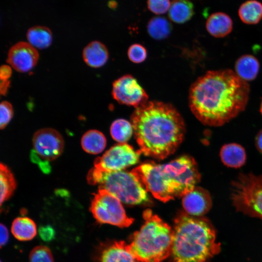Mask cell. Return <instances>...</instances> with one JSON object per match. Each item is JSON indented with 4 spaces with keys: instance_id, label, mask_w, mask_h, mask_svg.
Returning <instances> with one entry per match:
<instances>
[{
    "instance_id": "cell-1",
    "label": "cell",
    "mask_w": 262,
    "mask_h": 262,
    "mask_svg": "<svg viewBox=\"0 0 262 262\" xmlns=\"http://www.w3.org/2000/svg\"><path fill=\"white\" fill-rule=\"evenodd\" d=\"M250 87L231 69L210 70L191 85L189 104L203 124L221 126L244 111Z\"/></svg>"
},
{
    "instance_id": "cell-2",
    "label": "cell",
    "mask_w": 262,
    "mask_h": 262,
    "mask_svg": "<svg viewBox=\"0 0 262 262\" xmlns=\"http://www.w3.org/2000/svg\"><path fill=\"white\" fill-rule=\"evenodd\" d=\"M134 137L145 155L163 160L173 154L185 133L183 119L172 104L149 101L131 117Z\"/></svg>"
},
{
    "instance_id": "cell-3",
    "label": "cell",
    "mask_w": 262,
    "mask_h": 262,
    "mask_svg": "<svg viewBox=\"0 0 262 262\" xmlns=\"http://www.w3.org/2000/svg\"><path fill=\"white\" fill-rule=\"evenodd\" d=\"M131 171L147 192L164 202L182 197L201 179L196 162L188 155H183L165 164H143Z\"/></svg>"
},
{
    "instance_id": "cell-4",
    "label": "cell",
    "mask_w": 262,
    "mask_h": 262,
    "mask_svg": "<svg viewBox=\"0 0 262 262\" xmlns=\"http://www.w3.org/2000/svg\"><path fill=\"white\" fill-rule=\"evenodd\" d=\"M215 238V230L205 218L180 212L173 229V262H206L220 250Z\"/></svg>"
},
{
    "instance_id": "cell-5",
    "label": "cell",
    "mask_w": 262,
    "mask_h": 262,
    "mask_svg": "<svg viewBox=\"0 0 262 262\" xmlns=\"http://www.w3.org/2000/svg\"><path fill=\"white\" fill-rule=\"evenodd\" d=\"M143 217L144 224L133 234L129 249L141 262H161L171 253L173 229L150 210Z\"/></svg>"
},
{
    "instance_id": "cell-6",
    "label": "cell",
    "mask_w": 262,
    "mask_h": 262,
    "mask_svg": "<svg viewBox=\"0 0 262 262\" xmlns=\"http://www.w3.org/2000/svg\"><path fill=\"white\" fill-rule=\"evenodd\" d=\"M87 180L91 185L98 184L99 188L105 189L126 204H141L149 201L147 191L131 171H107L94 167L89 170Z\"/></svg>"
},
{
    "instance_id": "cell-7",
    "label": "cell",
    "mask_w": 262,
    "mask_h": 262,
    "mask_svg": "<svg viewBox=\"0 0 262 262\" xmlns=\"http://www.w3.org/2000/svg\"><path fill=\"white\" fill-rule=\"evenodd\" d=\"M230 199L237 211L262 219V175L240 173L231 184Z\"/></svg>"
},
{
    "instance_id": "cell-8",
    "label": "cell",
    "mask_w": 262,
    "mask_h": 262,
    "mask_svg": "<svg viewBox=\"0 0 262 262\" xmlns=\"http://www.w3.org/2000/svg\"><path fill=\"white\" fill-rule=\"evenodd\" d=\"M90 211L100 224L123 228L130 226L134 221L127 215L121 201L103 189L99 188L97 193L94 194Z\"/></svg>"
},
{
    "instance_id": "cell-9",
    "label": "cell",
    "mask_w": 262,
    "mask_h": 262,
    "mask_svg": "<svg viewBox=\"0 0 262 262\" xmlns=\"http://www.w3.org/2000/svg\"><path fill=\"white\" fill-rule=\"evenodd\" d=\"M141 153L140 150L135 151L126 143H119L97 158L94 161V167L107 171L123 170L137 164Z\"/></svg>"
},
{
    "instance_id": "cell-10",
    "label": "cell",
    "mask_w": 262,
    "mask_h": 262,
    "mask_svg": "<svg viewBox=\"0 0 262 262\" xmlns=\"http://www.w3.org/2000/svg\"><path fill=\"white\" fill-rule=\"evenodd\" d=\"M112 96L121 104L135 108L148 101V96L137 80L130 74L125 75L113 83Z\"/></svg>"
},
{
    "instance_id": "cell-11",
    "label": "cell",
    "mask_w": 262,
    "mask_h": 262,
    "mask_svg": "<svg viewBox=\"0 0 262 262\" xmlns=\"http://www.w3.org/2000/svg\"><path fill=\"white\" fill-rule=\"evenodd\" d=\"M33 144L39 157L48 161L59 157L64 147L62 136L56 130L49 128L37 131L33 137Z\"/></svg>"
},
{
    "instance_id": "cell-12",
    "label": "cell",
    "mask_w": 262,
    "mask_h": 262,
    "mask_svg": "<svg viewBox=\"0 0 262 262\" xmlns=\"http://www.w3.org/2000/svg\"><path fill=\"white\" fill-rule=\"evenodd\" d=\"M38 59L37 49L28 42L20 41L14 45L9 50L7 62L16 71L25 73L35 67Z\"/></svg>"
},
{
    "instance_id": "cell-13",
    "label": "cell",
    "mask_w": 262,
    "mask_h": 262,
    "mask_svg": "<svg viewBox=\"0 0 262 262\" xmlns=\"http://www.w3.org/2000/svg\"><path fill=\"white\" fill-rule=\"evenodd\" d=\"M182 204L185 212L194 216H202L212 206L211 195L206 189L196 186L182 197Z\"/></svg>"
},
{
    "instance_id": "cell-14",
    "label": "cell",
    "mask_w": 262,
    "mask_h": 262,
    "mask_svg": "<svg viewBox=\"0 0 262 262\" xmlns=\"http://www.w3.org/2000/svg\"><path fill=\"white\" fill-rule=\"evenodd\" d=\"M97 262H141L130 251L124 241L101 245L96 253Z\"/></svg>"
},
{
    "instance_id": "cell-15",
    "label": "cell",
    "mask_w": 262,
    "mask_h": 262,
    "mask_svg": "<svg viewBox=\"0 0 262 262\" xmlns=\"http://www.w3.org/2000/svg\"><path fill=\"white\" fill-rule=\"evenodd\" d=\"M82 58L89 66L99 68L107 63L109 52L104 44L98 41H93L83 49Z\"/></svg>"
},
{
    "instance_id": "cell-16",
    "label": "cell",
    "mask_w": 262,
    "mask_h": 262,
    "mask_svg": "<svg viewBox=\"0 0 262 262\" xmlns=\"http://www.w3.org/2000/svg\"><path fill=\"white\" fill-rule=\"evenodd\" d=\"M208 32L216 38H222L229 34L233 29V22L229 16L222 12L210 16L206 23Z\"/></svg>"
},
{
    "instance_id": "cell-17",
    "label": "cell",
    "mask_w": 262,
    "mask_h": 262,
    "mask_svg": "<svg viewBox=\"0 0 262 262\" xmlns=\"http://www.w3.org/2000/svg\"><path fill=\"white\" fill-rule=\"evenodd\" d=\"M219 155L221 160L225 165L234 168L243 166L246 159L244 148L235 143L223 145L221 148Z\"/></svg>"
},
{
    "instance_id": "cell-18",
    "label": "cell",
    "mask_w": 262,
    "mask_h": 262,
    "mask_svg": "<svg viewBox=\"0 0 262 262\" xmlns=\"http://www.w3.org/2000/svg\"><path fill=\"white\" fill-rule=\"evenodd\" d=\"M234 67L236 74L247 82L256 78L260 70V63L254 56L245 54L237 59Z\"/></svg>"
},
{
    "instance_id": "cell-19",
    "label": "cell",
    "mask_w": 262,
    "mask_h": 262,
    "mask_svg": "<svg viewBox=\"0 0 262 262\" xmlns=\"http://www.w3.org/2000/svg\"><path fill=\"white\" fill-rule=\"evenodd\" d=\"M11 231L18 240L27 241L32 240L37 234L35 222L28 217H18L14 220Z\"/></svg>"
},
{
    "instance_id": "cell-20",
    "label": "cell",
    "mask_w": 262,
    "mask_h": 262,
    "mask_svg": "<svg viewBox=\"0 0 262 262\" xmlns=\"http://www.w3.org/2000/svg\"><path fill=\"white\" fill-rule=\"evenodd\" d=\"M194 14V6L189 0H172L168 10L169 19L182 24L189 20Z\"/></svg>"
},
{
    "instance_id": "cell-21",
    "label": "cell",
    "mask_w": 262,
    "mask_h": 262,
    "mask_svg": "<svg viewBox=\"0 0 262 262\" xmlns=\"http://www.w3.org/2000/svg\"><path fill=\"white\" fill-rule=\"evenodd\" d=\"M81 145L86 152L97 154L104 149L106 145V139L101 131L96 130H90L82 135Z\"/></svg>"
},
{
    "instance_id": "cell-22",
    "label": "cell",
    "mask_w": 262,
    "mask_h": 262,
    "mask_svg": "<svg viewBox=\"0 0 262 262\" xmlns=\"http://www.w3.org/2000/svg\"><path fill=\"white\" fill-rule=\"evenodd\" d=\"M28 42L36 49L48 48L52 42V34L49 28L36 26L30 28L27 33Z\"/></svg>"
},
{
    "instance_id": "cell-23",
    "label": "cell",
    "mask_w": 262,
    "mask_h": 262,
    "mask_svg": "<svg viewBox=\"0 0 262 262\" xmlns=\"http://www.w3.org/2000/svg\"><path fill=\"white\" fill-rule=\"evenodd\" d=\"M238 14L244 23L257 24L262 18V4L256 0L246 1L240 7Z\"/></svg>"
},
{
    "instance_id": "cell-24",
    "label": "cell",
    "mask_w": 262,
    "mask_h": 262,
    "mask_svg": "<svg viewBox=\"0 0 262 262\" xmlns=\"http://www.w3.org/2000/svg\"><path fill=\"white\" fill-rule=\"evenodd\" d=\"M0 204L1 206L13 195L16 186V181L11 171L2 163L0 164Z\"/></svg>"
},
{
    "instance_id": "cell-25",
    "label": "cell",
    "mask_w": 262,
    "mask_h": 262,
    "mask_svg": "<svg viewBox=\"0 0 262 262\" xmlns=\"http://www.w3.org/2000/svg\"><path fill=\"white\" fill-rule=\"evenodd\" d=\"M172 29V26L170 22L165 17L162 16L152 17L148 21L147 26L149 35L153 39L158 40L168 37Z\"/></svg>"
},
{
    "instance_id": "cell-26",
    "label": "cell",
    "mask_w": 262,
    "mask_h": 262,
    "mask_svg": "<svg viewBox=\"0 0 262 262\" xmlns=\"http://www.w3.org/2000/svg\"><path fill=\"white\" fill-rule=\"evenodd\" d=\"M133 132L131 123L126 119L119 118L115 120L110 127V133L112 138L120 143L126 142Z\"/></svg>"
},
{
    "instance_id": "cell-27",
    "label": "cell",
    "mask_w": 262,
    "mask_h": 262,
    "mask_svg": "<svg viewBox=\"0 0 262 262\" xmlns=\"http://www.w3.org/2000/svg\"><path fill=\"white\" fill-rule=\"evenodd\" d=\"M30 262H53V258L49 248L39 246L34 247L29 255Z\"/></svg>"
},
{
    "instance_id": "cell-28",
    "label": "cell",
    "mask_w": 262,
    "mask_h": 262,
    "mask_svg": "<svg viewBox=\"0 0 262 262\" xmlns=\"http://www.w3.org/2000/svg\"><path fill=\"white\" fill-rule=\"evenodd\" d=\"M128 56L132 63L139 64L143 62L147 57V51L141 44L131 45L128 50Z\"/></svg>"
},
{
    "instance_id": "cell-29",
    "label": "cell",
    "mask_w": 262,
    "mask_h": 262,
    "mask_svg": "<svg viewBox=\"0 0 262 262\" xmlns=\"http://www.w3.org/2000/svg\"><path fill=\"white\" fill-rule=\"evenodd\" d=\"M14 115L12 105L8 101L1 102L0 105V128L4 129L10 122Z\"/></svg>"
},
{
    "instance_id": "cell-30",
    "label": "cell",
    "mask_w": 262,
    "mask_h": 262,
    "mask_svg": "<svg viewBox=\"0 0 262 262\" xmlns=\"http://www.w3.org/2000/svg\"><path fill=\"white\" fill-rule=\"evenodd\" d=\"M170 0H147V5L148 9L157 15L166 13L170 6Z\"/></svg>"
},
{
    "instance_id": "cell-31",
    "label": "cell",
    "mask_w": 262,
    "mask_h": 262,
    "mask_svg": "<svg viewBox=\"0 0 262 262\" xmlns=\"http://www.w3.org/2000/svg\"><path fill=\"white\" fill-rule=\"evenodd\" d=\"M38 233L41 239L46 242L52 241L55 236V231L50 225L41 226L38 229Z\"/></svg>"
},
{
    "instance_id": "cell-32",
    "label": "cell",
    "mask_w": 262,
    "mask_h": 262,
    "mask_svg": "<svg viewBox=\"0 0 262 262\" xmlns=\"http://www.w3.org/2000/svg\"><path fill=\"white\" fill-rule=\"evenodd\" d=\"M37 154L34 152L32 151L31 153V160L33 162L35 163L38 164L40 168L42 171L45 173H49L50 171V167L47 162L48 161H45L44 162H41L40 158L38 157Z\"/></svg>"
},
{
    "instance_id": "cell-33",
    "label": "cell",
    "mask_w": 262,
    "mask_h": 262,
    "mask_svg": "<svg viewBox=\"0 0 262 262\" xmlns=\"http://www.w3.org/2000/svg\"><path fill=\"white\" fill-rule=\"evenodd\" d=\"M11 66L7 65H3L0 68V80H8L12 76Z\"/></svg>"
},
{
    "instance_id": "cell-34",
    "label": "cell",
    "mask_w": 262,
    "mask_h": 262,
    "mask_svg": "<svg viewBox=\"0 0 262 262\" xmlns=\"http://www.w3.org/2000/svg\"><path fill=\"white\" fill-rule=\"evenodd\" d=\"M0 246L2 247L5 245L7 243L9 239V233L7 229L6 226L3 224H0Z\"/></svg>"
},
{
    "instance_id": "cell-35",
    "label": "cell",
    "mask_w": 262,
    "mask_h": 262,
    "mask_svg": "<svg viewBox=\"0 0 262 262\" xmlns=\"http://www.w3.org/2000/svg\"><path fill=\"white\" fill-rule=\"evenodd\" d=\"M255 145L258 150L262 154V129L258 132L256 136Z\"/></svg>"
},
{
    "instance_id": "cell-36",
    "label": "cell",
    "mask_w": 262,
    "mask_h": 262,
    "mask_svg": "<svg viewBox=\"0 0 262 262\" xmlns=\"http://www.w3.org/2000/svg\"><path fill=\"white\" fill-rule=\"evenodd\" d=\"M10 81L8 80H0V94L5 95L10 87Z\"/></svg>"
},
{
    "instance_id": "cell-37",
    "label": "cell",
    "mask_w": 262,
    "mask_h": 262,
    "mask_svg": "<svg viewBox=\"0 0 262 262\" xmlns=\"http://www.w3.org/2000/svg\"><path fill=\"white\" fill-rule=\"evenodd\" d=\"M116 2L113 0L110 1L108 3V6L111 8H115L116 7Z\"/></svg>"
},
{
    "instance_id": "cell-38",
    "label": "cell",
    "mask_w": 262,
    "mask_h": 262,
    "mask_svg": "<svg viewBox=\"0 0 262 262\" xmlns=\"http://www.w3.org/2000/svg\"><path fill=\"white\" fill-rule=\"evenodd\" d=\"M260 113H261V115H262V100L261 104H260Z\"/></svg>"
},
{
    "instance_id": "cell-39",
    "label": "cell",
    "mask_w": 262,
    "mask_h": 262,
    "mask_svg": "<svg viewBox=\"0 0 262 262\" xmlns=\"http://www.w3.org/2000/svg\"></svg>"
}]
</instances>
